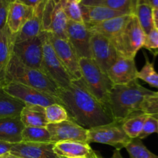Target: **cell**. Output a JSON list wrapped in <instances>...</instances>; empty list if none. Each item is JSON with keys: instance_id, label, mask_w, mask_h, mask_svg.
<instances>
[{"instance_id": "6da1fadb", "label": "cell", "mask_w": 158, "mask_h": 158, "mask_svg": "<svg viewBox=\"0 0 158 158\" xmlns=\"http://www.w3.org/2000/svg\"><path fill=\"white\" fill-rule=\"evenodd\" d=\"M60 104L67 111L69 120L86 130L114 121L109 108L97 100L83 85L81 79L68 87L59 89Z\"/></svg>"}, {"instance_id": "7a4b0ae2", "label": "cell", "mask_w": 158, "mask_h": 158, "mask_svg": "<svg viewBox=\"0 0 158 158\" xmlns=\"http://www.w3.org/2000/svg\"><path fill=\"white\" fill-rule=\"evenodd\" d=\"M156 94L142 86L137 80L128 84L114 85L110 93L108 106L114 120L123 123L130 117L143 114V102L147 97Z\"/></svg>"}, {"instance_id": "3957f363", "label": "cell", "mask_w": 158, "mask_h": 158, "mask_svg": "<svg viewBox=\"0 0 158 158\" xmlns=\"http://www.w3.org/2000/svg\"><path fill=\"white\" fill-rule=\"evenodd\" d=\"M10 82L30 86L58 98L59 87L43 70L25 66L13 54L7 68L5 84Z\"/></svg>"}, {"instance_id": "277c9868", "label": "cell", "mask_w": 158, "mask_h": 158, "mask_svg": "<svg viewBox=\"0 0 158 158\" xmlns=\"http://www.w3.org/2000/svg\"><path fill=\"white\" fill-rule=\"evenodd\" d=\"M81 80L88 91L97 100L108 106L109 96L114 86L108 75L91 58L80 59Z\"/></svg>"}, {"instance_id": "5b68a950", "label": "cell", "mask_w": 158, "mask_h": 158, "mask_svg": "<svg viewBox=\"0 0 158 158\" xmlns=\"http://www.w3.org/2000/svg\"><path fill=\"white\" fill-rule=\"evenodd\" d=\"M146 34L140 26L137 17L132 15L122 32L112 40L118 56L135 59L137 52L143 47Z\"/></svg>"}, {"instance_id": "8992f818", "label": "cell", "mask_w": 158, "mask_h": 158, "mask_svg": "<svg viewBox=\"0 0 158 158\" xmlns=\"http://www.w3.org/2000/svg\"><path fill=\"white\" fill-rule=\"evenodd\" d=\"M43 53L41 70L56 83L59 89L68 87L72 83V79L56 54L49 40L48 32L43 31Z\"/></svg>"}, {"instance_id": "52a82bcc", "label": "cell", "mask_w": 158, "mask_h": 158, "mask_svg": "<svg viewBox=\"0 0 158 158\" xmlns=\"http://www.w3.org/2000/svg\"><path fill=\"white\" fill-rule=\"evenodd\" d=\"M130 138L123 131L122 122L114 120L109 124L97 127L88 130V143L107 144L116 150L125 148L131 142Z\"/></svg>"}, {"instance_id": "ba28073f", "label": "cell", "mask_w": 158, "mask_h": 158, "mask_svg": "<svg viewBox=\"0 0 158 158\" xmlns=\"http://www.w3.org/2000/svg\"><path fill=\"white\" fill-rule=\"evenodd\" d=\"M2 88L8 94L23 102L25 105H38L46 107L53 103L60 104L57 97L21 83L10 82L6 83Z\"/></svg>"}, {"instance_id": "9c48e42d", "label": "cell", "mask_w": 158, "mask_h": 158, "mask_svg": "<svg viewBox=\"0 0 158 158\" xmlns=\"http://www.w3.org/2000/svg\"><path fill=\"white\" fill-rule=\"evenodd\" d=\"M43 53V32L35 38L14 43L12 54L28 67L41 69Z\"/></svg>"}, {"instance_id": "30bf717a", "label": "cell", "mask_w": 158, "mask_h": 158, "mask_svg": "<svg viewBox=\"0 0 158 158\" xmlns=\"http://www.w3.org/2000/svg\"><path fill=\"white\" fill-rule=\"evenodd\" d=\"M91 59L107 74L108 70L118 57L117 50L110 39L101 34L92 32L90 40Z\"/></svg>"}, {"instance_id": "8fae6325", "label": "cell", "mask_w": 158, "mask_h": 158, "mask_svg": "<svg viewBox=\"0 0 158 158\" xmlns=\"http://www.w3.org/2000/svg\"><path fill=\"white\" fill-rule=\"evenodd\" d=\"M48 33L56 54L66 69L73 81L81 79L80 58L70 43L67 40L56 37L49 32H48Z\"/></svg>"}, {"instance_id": "7c38bea8", "label": "cell", "mask_w": 158, "mask_h": 158, "mask_svg": "<svg viewBox=\"0 0 158 158\" xmlns=\"http://www.w3.org/2000/svg\"><path fill=\"white\" fill-rule=\"evenodd\" d=\"M52 143L63 141H78L88 143V130L71 120L46 126Z\"/></svg>"}, {"instance_id": "4fadbf2b", "label": "cell", "mask_w": 158, "mask_h": 158, "mask_svg": "<svg viewBox=\"0 0 158 158\" xmlns=\"http://www.w3.org/2000/svg\"><path fill=\"white\" fill-rule=\"evenodd\" d=\"M67 40L80 59L91 58L90 40L92 32L83 23L68 21Z\"/></svg>"}, {"instance_id": "5bb4252c", "label": "cell", "mask_w": 158, "mask_h": 158, "mask_svg": "<svg viewBox=\"0 0 158 158\" xmlns=\"http://www.w3.org/2000/svg\"><path fill=\"white\" fill-rule=\"evenodd\" d=\"M138 70L135 60L118 56L115 63L107 72V75L114 85L128 84L137 80Z\"/></svg>"}, {"instance_id": "9a60e30c", "label": "cell", "mask_w": 158, "mask_h": 158, "mask_svg": "<svg viewBox=\"0 0 158 158\" xmlns=\"http://www.w3.org/2000/svg\"><path fill=\"white\" fill-rule=\"evenodd\" d=\"M54 143L20 142L13 143L10 154L18 158H60L54 152Z\"/></svg>"}, {"instance_id": "2e32d148", "label": "cell", "mask_w": 158, "mask_h": 158, "mask_svg": "<svg viewBox=\"0 0 158 158\" xmlns=\"http://www.w3.org/2000/svg\"><path fill=\"white\" fill-rule=\"evenodd\" d=\"M47 1L43 0L38 6L34 8V12L32 16L24 23L19 31L14 35V43L35 38L43 32V12L45 4Z\"/></svg>"}, {"instance_id": "e0dca14e", "label": "cell", "mask_w": 158, "mask_h": 158, "mask_svg": "<svg viewBox=\"0 0 158 158\" xmlns=\"http://www.w3.org/2000/svg\"><path fill=\"white\" fill-rule=\"evenodd\" d=\"M53 151L60 158H97V152L89 143L78 141H63L54 143Z\"/></svg>"}, {"instance_id": "ac0fdd59", "label": "cell", "mask_w": 158, "mask_h": 158, "mask_svg": "<svg viewBox=\"0 0 158 158\" xmlns=\"http://www.w3.org/2000/svg\"><path fill=\"white\" fill-rule=\"evenodd\" d=\"M33 12L34 8L26 6L17 0H12L9 3L6 19V26L9 32L15 35Z\"/></svg>"}, {"instance_id": "d6986e66", "label": "cell", "mask_w": 158, "mask_h": 158, "mask_svg": "<svg viewBox=\"0 0 158 158\" xmlns=\"http://www.w3.org/2000/svg\"><path fill=\"white\" fill-rule=\"evenodd\" d=\"M83 23L86 26L97 24L105 20L126 15L123 12L117 11L106 6H83L80 4Z\"/></svg>"}, {"instance_id": "ffe728a7", "label": "cell", "mask_w": 158, "mask_h": 158, "mask_svg": "<svg viewBox=\"0 0 158 158\" xmlns=\"http://www.w3.org/2000/svg\"><path fill=\"white\" fill-rule=\"evenodd\" d=\"M132 15H123L97 24L86 26L91 32L104 35L112 41L122 32Z\"/></svg>"}, {"instance_id": "44dd1931", "label": "cell", "mask_w": 158, "mask_h": 158, "mask_svg": "<svg viewBox=\"0 0 158 158\" xmlns=\"http://www.w3.org/2000/svg\"><path fill=\"white\" fill-rule=\"evenodd\" d=\"M24 127L19 116L0 117V141L20 143Z\"/></svg>"}, {"instance_id": "7402d4cb", "label": "cell", "mask_w": 158, "mask_h": 158, "mask_svg": "<svg viewBox=\"0 0 158 158\" xmlns=\"http://www.w3.org/2000/svg\"><path fill=\"white\" fill-rule=\"evenodd\" d=\"M14 35L8 28L0 30V86L5 84L6 72L12 55Z\"/></svg>"}, {"instance_id": "603a6c76", "label": "cell", "mask_w": 158, "mask_h": 158, "mask_svg": "<svg viewBox=\"0 0 158 158\" xmlns=\"http://www.w3.org/2000/svg\"><path fill=\"white\" fill-rule=\"evenodd\" d=\"M68 19L62 8L60 2L56 3L53 11L52 12L47 32H49L52 35L58 38L67 40V24Z\"/></svg>"}, {"instance_id": "cb8c5ba5", "label": "cell", "mask_w": 158, "mask_h": 158, "mask_svg": "<svg viewBox=\"0 0 158 158\" xmlns=\"http://www.w3.org/2000/svg\"><path fill=\"white\" fill-rule=\"evenodd\" d=\"M19 117L24 127H46L48 125L45 107L38 105H25Z\"/></svg>"}, {"instance_id": "d4e9b609", "label": "cell", "mask_w": 158, "mask_h": 158, "mask_svg": "<svg viewBox=\"0 0 158 158\" xmlns=\"http://www.w3.org/2000/svg\"><path fill=\"white\" fill-rule=\"evenodd\" d=\"M25 104L8 94L0 86V117L19 116Z\"/></svg>"}, {"instance_id": "484cf974", "label": "cell", "mask_w": 158, "mask_h": 158, "mask_svg": "<svg viewBox=\"0 0 158 158\" xmlns=\"http://www.w3.org/2000/svg\"><path fill=\"white\" fill-rule=\"evenodd\" d=\"M153 11L152 7L143 2H139L136 8L134 15L137 17L139 24L146 35L154 29Z\"/></svg>"}, {"instance_id": "4316f807", "label": "cell", "mask_w": 158, "mask_h": 158, "mask_svg": "<svg viewBox=\"0 0 158 158\" xmlns=\"http://www.w3.org/2000/svg\"><path fill=\"white\" fill-rule=\"evenodd\" d=\"M22 142L52 143L46 127H25L22 132Z\"/></svg>"}, {"instance_id": "83f0119b", "label": "cell", "mask_w": 158, "mask_h": 158, "mask_svg": "<svg viewBox=\"0 0 158 158\" xmlns=\"http://www.w3.org/2000/svg\"><path fill=\"white\" fill-rule=\"evenodd\" d=\"M148 116L146 114H139L127 119L122 123L123 131L130 138L134 139L139 137Z\"/></svg>"}, {"instance_id": "f1b7e54d", "label": "cell", "mask_w": 158, "mask_h": 158, "mask_svg": "<svg viewBox=\"0 0 158 158\" xmlns=\"http://www.w3.org/2000/svg\"><path fill=\"white\" fill-rule=\"evenodd\" d=\"M125 148L130 158H158V156L151 152L139 138L131 139Z\"/></svg>"}, {"instance_id": "f546056e", "label": "cell", "mask_w": 158, "mask_h": 158, "mask_svg": "<svg viewBox=\"0 0 158 158\" xmlns=\"http://www.w3.org/2000/svg\"><path fill=\"white\" fill-rule=\"evenodd\" d=\"M45 115L48 124L58 123L69 120L67 111L60 103H53L45 107Z\"/></svg>"}, {"instance_id": "4dcf8cb0", "label": "cell", "mask_w": 158, "mask_h": 158, "mask_svg": "<svg viewBox=\"0 0 158 158\" xmlns=\"http://www.w3.org/2000/svg\"><path fill=\"white\" fill-rule=\"evenodd\" d=\"M139 0H103V5L123 12L126 15H134Z\"/></svg>"}, {"instance_id": "1f68e13d", "label": "cell", "mask_w": 158, "mask_h": 158, "mask_svg": "<svg viewBox=\"0 0 158 158\" xmlns=\"http://www.w3.org/2000/svg\"><path fill=\"white\" fill-rule=\"evenodd\" d=\"M140 79L153 87L158 89V73L154 69V63H151L146 56V62L141 70L138 71L137 80Z\"/></svg>"}, {"instance_id": "d6a6232c", "label": "cell", "mask_w": 158, "mask_h": 158, "mask_svg": "<svg viewBox=\"0 0 158 158\" xmlns=\"http://www.w3.org/2000/svg\"><path fill=\"white\" fill-rule=\"evenodd\" d=\"M59 2L61 4L68 20L77 23H83L80 3L73 0H60Z\"/></svg>"}, {"instance_id": "836d02e7", "label": "cell", "mask_w": 158, "mask_h": 158, "mask_svg": "<svg viewBox=\"0 0 158 158\" xmlns=\"http://www.w3.org/2000/svg\"><path fill=\"white\" fill-rule=\"evenodd\" d=\"M141 111L143 114L154 117L158 119V96H151L147 97L141 105Z\"/></svg>"}, {"instance_id": "e575fe53", "label": "cell", "mask_w": 158, "mask_h": 158, "mask_svg": "<svg viewBox=\"0 0 158 158\" xmlns=\"http://www.w3.org/2000/svg\"><path fill=\"white\" fill-rule=\"evenodd\" d=\"M154 133H158V120L155 117L148 116L143 124L142 131L137 138L142 140Z\"/></svg>"}, {"instance_id": "d590c367", "label": "cell", "mask_w": 158, "mask_h": 158, "mask_svg": "<svg viewBox=\"0 0 158 158\" xmlns=\"http://www.w3.org/2000/svg\"><path fill=\"white\" fill-rule=\"evenodd\" d=\"M143 47L152 52L154 55L158 54V29L154 28L149 34L146 35Z\"/></svg>"}, {"instance_id": "8d00e7d4", "label": "cell", "mask_w": 158, "mask_h": 158, "mask_svg": "<svg viewBox=\"0 0 158 158\" xmlns=\"http://www.w3.org/2000/svg\"><path fill=\"white\" fill-rule=\"evenodd\" d=\"M12 0H0V30L6 29L8 9L9 3Z\"/></svg>"}, {"instance_id": "74e56055", "label": "cell", "mask_w": 158, "mask_h": 158, "mask_svg": "<svg viewBox=\"0 0 158 158\" xmlns=\"http://www.w3.org/2000/svg\"><path fill=\"white\" fill-rule=\"evenodd\" d=\"M13 143L0 141V158H18L10 154Z\"/></svg>"}, {"instance_id": "f35d334b", "label": "cell", "mask_w": 158, "mask_h": 158, "mask_svg": "<svg viewBox=\"0 0 158 158\" xmlns=\"http://www.w3.org/2000/svg\"><path fill=\"white\" fill-rule=\"evenodd\" d=\"M17 1L20 2L21 3L27 6H29V7L35 8L41 3L43 0H17Z\"/></svg>"}, {"instance_id": "ab89813d", "label": "cell", "mask_w": 158, "mask_h": 158, "mask_svg": "<svg viewBox=\"0 0 158 158\" xmlns=\"http://www.w3.org/2000/svg\"><path fill=\"white\" fill-rule=\"evenodd\" d=\"M103 0H82L80 4L83 6H101L103 5Z\"/></svg>"}, {"instance_id": "60d3db41", "label": "cell", "mask_w": 158, "mask_h": 158, "mask_svg": "<svg viewBox=\"0 0 158 158\" xmlns=\"http://www.w3.org/2000/svg\"><path fill=\"white\" fill-rule=\"evenodd\" d=\"M139 2H143L149 5L153 9H158V0H139Z\"/></svg>"}, {"instance_id": "b9f144b4", "label": "cell", "mask_w": 158, "mask_h": 158, "mask_svg": "<svg viewBox=\"0 0 158 158\" xmlns=\"http://www.w3.org/2000/svg\"><path fill=\"white\" fill-rule=\"evenodd\" d=\"M97 158H103L100 155V154L97 153ZM110 158H124L123 157V156L121 155V154H120V150H114V153H113V155L111 156Z\"/></svg>"}, {"instance_id": "7bdbcfd3", "label": "cell", "mask_w": 158, "mask_h": 158, "mask_svg": "<svg viewBox=\"0 0 158 158\" xmlns=\"http://www.w3.org/2000/svg\"><path fill=\"white\" fill-rule=\"evenodd\" d=\"M153 15H154V28L155 29H158V9H154V11H153Z\"/></svg>"}, {"instance_id": "ee69618b", "label": "cell", "mask_w": 158, "mask_h": 158, "mask_svg": "<svg viewBox=\"0 0 158 158\" xmlns=\"http://www.w3.org/2000/svg\"><path fill=\"white\" fill-rule=\"evenodd\" d=\"M73 1H75V2H78V3H80V2H81V1H82V0H73Z\"/></svg>"}, {"instance_id": "f6af8a7d", "label": "cell", "mask_w": 158, "mask_h": 158, "mask_svg": "<svg viewBox=\"0 0 158 158\" xmlns=\"http://www.w3.org/2000/svg\"><path fill=\"white\" fill-rule=\"evenodd\" d=\"M157 96H158V92H157Z\"/></svg>"}, {"instance_id": "bcb514c9", "label": "cell", "mask_w": 158, "mask_h": 158, "mask_svg": "<svg viewBox=\"0 0 158 158\" xmlns=\"http://www.w3.org/2000/svg\"><path fill=\"white\" fill-rule=\"evenodd\" d=\"M157 120H158V119H157ZM157 134H158V133H157Z\"/></svg>"}]
</instances>
